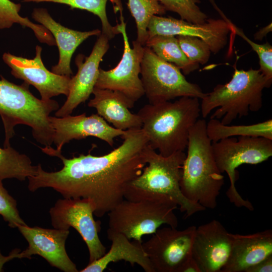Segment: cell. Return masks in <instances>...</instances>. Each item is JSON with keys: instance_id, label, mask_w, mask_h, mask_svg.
Masks as SVG:
<instances>
[{"instance_id": "6da1fadb", "label": "cell", "mask_w": 272, "mask_h": 272, "mask_svg": "<svg viewBox=\"0 0 272 272\" xmlns=\"http://www.w3.org/2000/svg\"><path fill=\"white\" fill-rule=\"evenodd\" d=\"M120 137L123 142L119 147L99 156L89 153L66 158L51 147L41 148L59 158L63 167L47 172L38 164L36 174L28 178L29 190L49 187L63 198L88 199L94 207V215L103 217L124 199L127 186L146 165L148 140L142 128L125 130Z\"/></svg>"}, {"instance_id": "7a4b0ae2", "label": "cell", "mask_w": 272, "mask_h": 272, "mask_svg": "<svg viewBox=\"0 0 272 272\" xmlns=\"http://www.w3.org/2000/svg\"><path fill=\"white\" fill-rule=\"evenodd\" d=\"M145 156L146 165L141 174L127 186L124 199L172 201L179 206L184 219L206 210L199 204L188 200L181 192L180 183L186 156L184 151L163 156L148 145Z\"/></svg>"}, {"instance_id": "3957f363", "label": "cell", "mask_w": 272, "mask_h": 272, "mask_svg": "<svg viewBox=\"0 0 272 272\" xmlns=\"http://www.w3.org/2000/svg\"><path fill=\"white\" fill-rule=\"evenodd\" d=\"M198 98L182 97L174 102L149 103L138 111L148 145L163 156L184 151L191 127L200 114Z\"/></svg>"}, {"instance_id": "277c9868", "label": "cell", "mask_w": 272, "mask_h": 272, "mask_svg": "<svg viewBox=\"0 0 272 272\" xmlns=\"http://www.w3.org/2000/svg\"><path fill=\"white\" fill-rule=\"evenodd\" d=\"M186 149L180 183L181 192L205 209H214L224 177L217 165L204 118L198 119L190 129Z\"/></svg>"}, {"instance_id": "5b68a950", "label": "cell", "mask_w": 272, "mask_h": 272, "mask_svg": "<svg viewBox=\"0 0 272 272\" xmlns=\"http://www.w3.org/2000/svg\"><path fill=\"white\" fill-rule=\"evenodd\" d=\"M0 77V116L5 132L4 147H10L14 127L18 124L31 127L34 139L45 147H50L53 129L49 117L52 112L58 109L57 102L39 99L31 93L26 83L18 85Z\"/></svg>"}, {"instance_id": "8992f818", "label": "cell", "mask_w": 272, "mask_h": 272, "mask_svg": "<svg viewBox=\"0 0 272 272\" xmlns=\"http://www.w3.org/2000/svg\"><path fill=\"white\" fill-rule=\"evenodd\" d=\"M260 71L250 69L245 71L234 67L231 80L217 85L201 99L200 114L206 118L217 109L210 118L220 120L224 124H230L237 118L258 112L262 107V91L271 85Z\"/></svg>"}, {"instance_id": "52a82bcc", "label": "cell", "mask_w": 272, "mask_h": 272, "mask_svg": "<svg viewBox=\"0 0 272 272\" xmlns=\"http://www.w3.org/2000/svg\"><path fill=\"white\" fill-rule=\"evenodd\" d=\"M177 208L172 201L124 199L107 213L108 229L142 242L143 236L153 234L162 225L177 228L174 211Z\"/></svg>"}, {"instance_id": "ba28073f", "label": "cell", "mask_w": 272, "mask_h": 272, "mask_svg": "<svg viewBox=\"0 0 272 272\" xmlns=\"http://www.w3.org/2000/svg\"><path fill=\"white\" fill-rule=\"evenodd\" d=\"M214 156L222 173L226 172L230 186L226 192L229 201L238 208L253 211L252 203L244 199L235 187L237 179L236 168L243 164L256 165L272 156V140L263 137L240 136L230 137L212 143Z\"/></svg>"}, {"instance_id": "9c48e42d", "label": "cell", "mask_w": 272, "mask_h": 272, "mask_svg": "<svg viewBox=\"0 0 272 272\" xmlns=\"http://www.w3.org/2000/svg\"><path fill=\"white\" fill-rule=\"evenodd\" d=\"M140 75L145 95L150 104L182 97L201 99L206 94L198 85L188 82L178 67L159 57L146 46Z\"/></svg>"}, {"instance_id": "30bf717a", "label": "cell", "mask_w": 272, "mask_h": 272, "mask_svg": "<svg viewBox=\"0 0 272 272\" xmlns=\"http://www.w3.org/2000/svg\"><path fill=\"white\" fill-rule=\"evenodd\" d=\"M94 207L88 199H59L50 208L49 215L54 228L69 230L74 228L86 243L89 253V262L102 257L106 248L98 235L101 222L94 218Z\"/></svg>"}, {"instance_id": "8fae6325", "label": "cell", "mask_w": 272, "mask_h": 272, "mask_svg": "<svg viewBox=\"0 0 272 272\" xmlns=\"http://www.w3.org/2000/svg\"><path fill=\"white\" fill-rule=\"evenodd\" d=\"M120 20L121 23L117 26L123 39L122 58L111 70L99 69L95 88L119 92L134 105L145 95L139 77L144 46L135 40L132 42V48L130 47L126 32V24L122 15Z\"/></svg>"}, {"instance_id": "7c38bea8", "label": "cell", "mask_w": 272, "mask_h": 272, "mask_svg": "<svg viewBox=\"0 0 272 272\" xmlns=\"http://www.w3.org/2000/svg\"><path fill=\"white\" fill-rule=\"evenodd\" d=\"M196 227L179 230L171 227L158 229L142 243L154 272H180L191 257Z\"/></svg>"}, {"instance_id": "4fadbf2b", "label": "cell", "mask_w": 272, "mask_h": 272, "mask_svg": "<svg viewBox=\"0 0 272 272\" xmlns=\"http://www.w3.org/2000/svg\"><path fill=\"white\" fill-rule=\"evenodd\" d=\"M223 19H208L202 24H193L172 17L153 16L147 27L148 38L155 35L189 36L198 38L209 46L215 54L223 49L227 42L228 35L232 32L229 20L218 10Z\"/></svg>"}, {"instance_id": "5bb4252c", "label": "cell", "mask_w": 272, "mask_h": 272, "mask_svg": "<svg viewBox=\"0 0 272 272\" xmlns=\"http://www.w3.org/2000/svg\"><path fill=\"white\" fill-rule=\"evenodd\" d=\"M42 48L36 47V55L32 59L17 56L6 52L3 59L11 69V74L16 78L35 87L41 99L47 100L53 97L69 92L71 77L55 74L48 70L41 59Z\"/></svg>"}, {"instance_id": "9a60e30c", "label": "cell", "mask_w": 272, "mask_h": 272, "mask_svg": "<svg viewBox=\"0 0 272 272\" xmlns=\"http://www.w3.org/2000/svg\"><path fill=\"white\" fill-rule=\"evenodd\" d=\"M17 228L28 243V247L20 252L21 258L30 259L32 255H38L63 271H78L65 249L69 230L32 227L27 224L20 225Z\"/></svg>"}, {"instance_id": "2e32d148", "label": "cell", "mask_w": 272, "mask_h": 272, "mask_svg": "<svg viewBox=\"0 0 272 272\" xmlns=\"http://www.w3.org/2000/svg\"><path fill=\"white\" fill-rule=\"evenodd\" d=\"M109 41L107 37L101 33L89 56L85 57L81 54L77 55L75 60L77 73L71 78L67 99L56 111L55 116L70 115L92 94L98 76L100 63L109 48Z\"/></svg>"}, {"instance_id": "e0dca14e", "label": "cell", "mask_w": 272, "mask_h": 272, "mask_svg": "<svg viewBox=\"0 0 272 272\" xmlns=\"http://www.w3.org/2000/svg\"><path fill=\"white\" fill-rule=\"evenodd\" d=\"M231 238L219 221L196 227L191 256L201 272H221L229 257Z\"/></svg>"}, {"instance_id": "ac0fdd59", "label": "cell", "mask_w": 272, "mask_h": 272, "mask_svg": "<svg viewBox=\"0 0 272 272\" xmlns=\"http://www.w3.org/2000/svg\"><path fill=\"white\" fill-rule=\"evenodd\" d=\"M49 120L53 129V143L58 152H61L63 146L71 141L88 137L97 138L112 147L114 139L125 132L111 126L97 114L88 116L86 113L76 116H50Z\"/></svg>"}, {"instance_id": "d6986e66", "label": "cell", "mask_w": 272, "mask_h": 272, "mask_svg": "<svg viewBox=\"0 0 272 272\" xmlns=\"http://www.w3.org/2000/svg\"><path fill=\"white\" fill-rule=\"evenodd\" d=\"M231 249L221 272H245L272 255V230L241 235L230 233Z\"/></svg>"}, {"instance_id": "ffe728a7", "label": "cell", "mask_w": 272, "mask_h": 272, "mask_svg": "<svg viewBox=\"0 0 272 272\" xmlns=\"http://www.w3.org/2000/svg\"><path fill=\"white\" fill-rule=\"evenodd\" d=\"M32 18L48 30L53 35L59 50V60L53 66L51 72L62 76L71 77L72 57L77 48L90 36L98 35L101 31L95 29L89 31H79L69 29L55 21L44 8H35Z\"/></svg>"}, {"instance_id": "44dd1931", "label": "cell", "mask_w": 272, "mask_h": 272, "mask_svg": "<svg viewBox=\"0 0 272 272\" xmlns=\"http://www.w3.org/2000/svg\"><path fill=\"white\" fill-rule=\"evenodd\" d=\"M92 94L94 97L88 106L95 108L97 114L114 128L123 131L142 128L140 117L129 110L134 104L121 93L94 88Z\"/></svg>"}, {"instance_id": "7402d4cb", "label": "cell", "mask_w": 272, "mask_h": 272, "mask_svg": "<svg viewBox=\"0 0 272 272\" xmlns=\"http://www.w3.org/2000/svg\"><path fill=\"white\" fill-rule=\"evenodd\" d=\"M107 234L111 242L109 251L99 259L89 263L80 272H102L110 263L120 260L128 262L131 265L137 264L146 272H154L142 242H131L123 234L109 229Z\"/></svg>"}, {"instance_id": "603a6c76", "label": "cell", "mask_w": 272, "mask_h": 272, "mask_svg": "<svg viewBox=\"0 0 272 272\" xmlns=\"http://www.w3.org/2000/svg\"><path fill=\"white\" fill-rule=\"evenodd\" d=\"M145 46L149 47L159 57L171 63L187 75L199 67L191 62L179 44L177 38L171 35H155L148 38Z\"/></svg>"}, {"instance_id": "cb8c5ba5", "label": "cell", "mask_w": 272, "mask_h": 272, "mask_svg": "<svg viewBox=\"0 0 272 272\" xmlns=\"http://www.w3.org/2000/svg\"><path fill=\"white\" fill-rule=\"evenodd\" d=\"M207 133L212 142L235 136L263 137L272 140V119L250 125L224 124L219 119L210 118L207 123Z\"/></svg>"}, {"instance_id": "d4e9b609", "label": "cell", "mask_w": 272, "mask_h": 272, "mask_svg": "<svg viewBox=\"0 0 272 272\" xmlns=\"http://www.w3.org/2000/svg\"><path fill=\"white\" fill-rule=\"evenodd\" d=\"M38 165H32L30 158L21 154L11 146L0 147V181L6 179L15 178L24 181L36 174Z\"/></svg>"}, {"instance_id": "484cf974", "label": "cell", "mask_w": 272, "mask_h": 272, "mask_svg": "<svg viewBox=\"0 0 272 272\" xmlns=\"http://www.w3.org/2000/svg\"><path fill=\"white\" fill-rule=\"evenodd\" d=\"M21 8V4H15L10 0H0V29L9 28L15 23L19 24L31 29L40 42L50 46L55 45L53 35L45 27L20 15Z\"/></svg>"}, {"instance_id": "4316f807", "label": "cell", "mask_w": 272, "mask_h": 272, "mask_svg": "<svg viewBox=\"0 0 272 272\" xmlns=\"http://www.w3.org/2000/svg\"><path fill=\"white\" fill-rule=\"evenodd\" d=\"M127 6L137 26L135 40L145 46L148 38L147 27L151 17L163 15L166 11L158 0H128Z\"/></svg>"}, {"instance_id": "83f0119b", "label": "cell", "mask_w": 272, "mask_h": 272, "mask_svg": "<svg viewBox=\"0 0 272 272\" xmlns=\"http://www.w3.org/2000/svg\"><path fill=\"white\" fill-rule=\"evenodd\" d=\"M108 0H23L24 2H52L64 4L71 9H79L86 10L97 16L102 24L101 33L109 40L120 33L117 25L112 26L107 16L106 7Z\"/></svg>"}, {"instance_id": "f1b7e54d", "label": "cell", "mask_w": 272, "mask_h": 272, "mask_svg": "<svg viewBox=\"0 0 272 272\" xmlns=\"http://www.w3.org/2000/svg\"><path fill=\"white\" fill-rule=\"evenodd\" d=\"M166 11L177 13L181 19L193 24L206 22L207 15L197 6L200 0H158Z\"/></svg>"}, {"instance_id": "f546056e", "label": "cell", "mask_w": 272, "mask_h": 272, "mask_svg": "<svg viewBox=\"0 0 272 272\" xmlns=\"http://www.w3.org/2000/svg\"><path fill=\"white\" fill-rule=\"evenodd\" d=\"M176 37L181 49L191 62L203 64L208 61L211 51L205 41L189 36L179 35Z\"/></svg>"}, {"instance_id": "4dcf8cb0", "label": "cell", "mask_w": 272, "mask_h": 272, "mask_svg": "<svg viewBox=\"0 0 272 272\" xmlns=\"http://www.w3.org/2000/svg\"><path fill=\"white\" fill-rule=\"evenodd\" d=\"M232 32L239 36L245 40L257 54L259 60V70L266 80L271 84L272 82V46L268 42L259 44L254 42L248 38L242 30L237 27L231 21Z\"/></svg>"}, {"instance_id": "1f68e13d", "label": "cell", "mask_w": 272, "mask_h": 272, "mask_svg": "<svg viewBox=\"0 0 272 272\" xmlns=\"http://www.w3.org/2000/svg\"><path fill=\"white\" fill-rule=\"evenodd\" d=\"M0 215L11 228H17L26 223L20 215L16 199L12 196L0 181Z\"/></svg>"}, {"instance_id": "d6a6232c", "label": "cell", "mask_w": 272, "mask_h": 272, "mask_svg": "<svg viewBox=\"0 0 272 272\" xmlns=\"http://www.w3.org/2000/svg\"><path fill=\"white\" fill-rule=\"evenodd\" d=\"M272 255L248 268L245 272H271Z\"/></svg>"}, {"instance_id": "836d02e7", "label": "cell", "mask_w": 272, "mask_h": 272, "mask_svg": "<svg viewBox=\"0 0 272 272\" xmlns=\"http://www.w3.org/2000/svg\"><path fill=\"white\" fill-rule=\"evenodd\" d=\"M20 249H14L8 256H5L1 254L0 251V271H3L4 264L14 258H21Z\"/></svg>"}, {"instance_id": "e575fe53", "label": "cell", "mask_w": 272, "mask_h": 272, "mask_svg": "<svg viewBox=\"0 0 272 272\" xmlns=\"http://www.w3.org/2000/svg\"><path fill=\"white\" fill-rule=\"evenodd\" d=\"M180 272H201L197 263L191 257L182 267Z\"/></svg>"}, {"instance_id": "d590c367", "label": "cell", "mask_w": 272, "mask_h": 272, "mask_svg": "<svg viewBox=\"0 0 272 272\" xmlns=\"http://www.w3.org/2000/svg\"><path fill=\"white\" fill-rule=\"evenodd\" d=\"M272 25L271 23L268 25L262 28L259 31L256 32L254 35V37L255 40H261L266 35L271 32Z\"/></svg>"}]
</instances>
